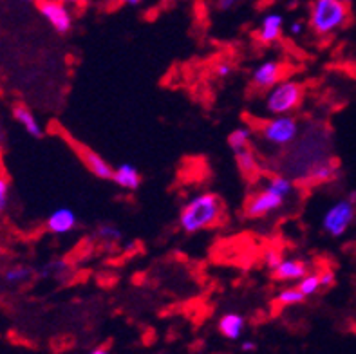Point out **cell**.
<instances>
[{"instance_id":"cell-1","label":"cell","mask_w":356,"mask_h":354,"mask_svg":"<svg viewBox=\"0 0 356 354\" xmlns=\"http://www.w3.org/2000/svg\"><path fill=\"white\" fill-rule=\"evenodd\" d=\"M222 204L216 193H199L186 202L179 214V226L185 234H197L216 225L221 217Z\"/></svg>"},{"instance_id":"cell-2","label":"cell","mask_w":356,"mask_h":354,"mask_svg":"<svg viewBox=\"0 0 356 354\" xmlns=\"http://www.w3.org/2000/svg\"><path fill=\"white\" fill-rule=\"evenodd\" d=\"M349 20V6L342 0H313L309 9V26L321 36L339 31Z\"/></svg>"},{"instance_id":"cell-3","label":"cell","mask_w":356,"mask_h":354,"mask_svg":"<svg viewBox=\"0 0 356 354\" xmlns=\"http://www.w3.org/2000/svg\"><path fill=\"white\" fill-rule=\"evenodd\" d=\"M304 89L300 83L291 80H280L279 83L268 89L264 107L271 116L291 114L302 102Z\"/></svg>"},{"instance_id":"cell-4","label":"cell","mask_w":356,"mask_h":354,"mask_svg":"<svg viewBox=\"0 0 356 354\" xmlns=\"http://www.w3.org/2000/svg\"><path fill=\"white\" fill-rule=\"evenodd\" d=\"M300 125L291 114H279L273 116L262 125L261 134L262 139L270 143L271 147H288L298 138Z\"/></svg>"},{"instance_id":"cell-5","label":"cell","mask_w":356,"mask_h":354,"mask_svg":"<svg viewBox=\"0 0 356 354\" xmlns=\"http://www.w3.org/2000/svg\"><path fill=\"white\" fill-rule=\"evenodd\" d=\"M356 217V202L351 199H342L334 202L333 207L327 208V211L322 217V230L331 237H342L351 223Z\"/></svg>"},{"instance_id":"cell-6","label":"cell","mask_w":356,"mask_h":354,"mask_svg":"<svg viewBox=\"0 0 356 354\" xmlns=\"http://www.w3.org/2000/svg\"><path fill=\"white\" fill-rule=\"evenodd\" d=\"M36 8L54 31L60 35L71 31L72 15L65 2L62 0H36Z\"/></svg>"},{"instance_id":"cell-7","label":"cell","mask_w":356,"mask_h":354,"mask_svg":"<svg viewBox=\"0 0 356 354\" xmlns=\"http://www.w3.org/2000/svg\"><path fill=\"white\" fill-rule=\"evenodd\" d=\"M284 198H280L279 193L271 192L270 188H264L261 192H257L255 195H252L246 204V214L248 217H253V219H259V217H266L273 211L280 210L284 207Z\"/></svg>"},{"instance_id":"cell-8","label":"cell","mask_w":356,"mask_h":354,"mask_svg":"<svg viewBox=\"0 0 356 354\" xmlns=\"http://www.w3.org/2000/svg\"><path fill=\"white\" fill-rule=\"evenodd\" d=\"M280 77H282V63L279 60H266V62H262L261 65L253 69L252 83L257 89L268 90L275 83H279Z\"/></svg>"},{"instance_id":"cell-9","label":"cell","mask_w":356,"mask_h":354,"mask_svg":"<svg viewBox=\"0 0 356 354\" xmlns=\"http://www.w3.org/2000/svg\"><path fill=\"white\" fill-rule=\"evenodd\" d=\"M78 219L76 214L71 210V208H56L54 211H51L47 220H45V226L53 235H65L71 234L72 230L76 228Z\"/></svg>"},{"instance_id":"cell-10","label":"cell","mask_w":356,"mask_h":354,"mask_svg":"<svg viewBox=\"0 0 356 354\" xmlns=\"http://www.w3.org/2000/svg\"><path fill=\"white\" fill-rule=\"evenodd\" d=\"M307 273H309V266L304 260L293 259V257H288V259L282 257L279 266L273 269V275L280 282H298Z\"/></svg>"},{"instance_id":"cell-11","label":"cell","mask_w":356,"mask_h":354,"mask_svg":"<svg viewBox=\"0 0 356 354\" xmlns=\"http://www.w3.org/2000/svg\"><path fill=\"white\" fill-rule=\"evenodd\" d=\"M76 152L81 156V161L86 163V166L89 168V172L95 177H98V179H113V166L108 165L107 161H105L104 157L98 156L96 152H92V150H89V148L86 147H80L76 148Z\"/></svg>"},{"instance_id":"cell-12","label":"cell","mask_w":356,"mask_h":354,"mask_svg":"<svg viewBox=\"0 0 356 354\" xmlns=\"http://www.w3.org/2000/svg\"><path fill=\"white\" fill-rule=\"evenodd\" d=\"M282 27H284V17L280 13H268L262 18L261 26H259L257 36L262 44H275L282 35Z\"/></svg>"},{"instance_id":"cell-13","label":"cell","mask_w":356,"mask_h":354,"mask_svg":"<svg viewBox=\"0 0 356 354\" xmlns=\"http://www.w3.org/2000/svg\"><path fill=\"white\" fill-rule=\"evenodd\" d=\"M111 181H114L120 188L134 192V190L140 188L141 175L140 170L134 165H131V163H122V165L113 170V179Z\"/></svg>"},{"instance_id":"cell-14","label":"cell","mask_w":356,"mask_h":354,"mask_svg":"<svg viewBox=\"0 0 356 354\" xmlns=\"http://www.w3.org/2000/svg\"><path fill=\"white\" fill-rule=\"evenodd\" d=\"M244 328H246V320L239 313H225L219 319V332L226 340H239Z\"/></svg>"},{"instance_id":"cell-15","label":"cell","mask_w":356,"mask_h":354,"mask_svg":"<svg viewBox=\"0 0 356 354\" xmlns=\"http://www.w3.org/2000/svg\"><path fill=\"white\" fill-rule=\"evenodd\" d=\"M13 118L18 125L22 127L31 138H42V136H44V129H42L40 121L36 120L35 114H33L27 107H24V105H15Z\"/></svg>"},{"instance_id":"cell-16","label":"cell","mask_w":356,"mask_h":354,"mask_svg":"<svg viewBox=\"0 0 356 354\" xmlns=\"http://www.w3.org/2000/svg\"><path fill=\"white\" fill-rule=\"evenodd\" d=\"M33 277V269L26 264L11 266L4 271V280L9 286H20Z\"/></svg>"},{"instance_id":"cell-17","label":"cell","mask_w":356,"mask_h":354,"mask_svg":"<svg viewBox=\"0 0 356 354\" xmlns=\"http://www.w3.org/2000/svg\"><path fill=\"white\" fill-rule=\"evenodd\" d=\"M252 129L250 127H237L235 130H232V134L228 136V145L234 152H239L243 148H248L252 143Z\"/></svg>"},{"instance_id":"cell-18","label":"cell","mask_w":356,"mask_h":354,"mask_svg":"<svg viewBox=\"0 0 356 354\" xmlns=\"http://www.w3.org/2000/svg\"><path fill=\"white\" fill-rule=\"evenodd\" d=\"M266 188H270L271 192L279 193L280 198H289L293 193V181L286 177V175H273L270 181H268Z\"/></svg>"},{"instance_id":"cell-19","label":"cell","mask_w":356,"mask_h":354,"mask_svg":"<svg viewBox=\"0 0 356 354\" xmlns=\"http://www.w3.org/2000/svg\"><path fill=\"white\" fill-rule=\"evenodd\" d=\"M235 159H237V166L241 168V172L244 174H252L257 168V159H255V154L248 148H243L239 152H235Z\"/></svg>"},{"instance_id":"cell-20","label":"cell","mask_w":356,"mask_h":354,"mask_svg":"<svg viewBox=\"0 0 356 354\" xmlns=\"http://www.w3.org/2000/svg\"><path fill=\"white\" fill-rule=\"evenodd\" d=\"M304 300H306V295H304L297 286L284 287V289L277 295V302H279L280 305H295L300 304V302Z\"/></svg>"},{"instance_id":"cell-21","label":"cell","mask_w":356,"mask_h":354,"mask_svg":"<svg viewBox=\"0 0 356 354\" xmlns=\"http://www.w3.org/2000/svg\"><path fill=\"white\" fill-rule=\"evenodd\" d=\"M69 271V264L65 262L63 259H56V260H51V262H47V264L44 266V268L40 269V277L47 278V277H63V275L67 273Z\"/></svg>"},{"instance_id":"cell-22","label":"cell","mask_w":356,"mask_h":354,"mask_svg":"<svg viewBox=\"0 0 356 354\" xmlns=\"http://www.w3.org/2000/svg\"><path fill=\"white\" fill-rule=\"evenodd\" d=\"M297 287H298V289H300V291L304 293V295H306V298H307V296L315 295V293L318 291V289H321V287H322L321 275L307 273L306 277H302V278H300V280H298Z\"/></svg>"},{"instance_id":"cell-23","label":"cell","mask_w":356,"mask_h":354,"mask_svg":"<svg viewBox=\"0 0 356 354\" xmlns=\"http://www.w3.org/2000/svg\"><path fill=\"white\" fill-rule=\"evenodd\" d=\"M96 237L102 239L105 242H118L122 241L123 234L122 230L118 228L116 225H111V223H105V225H99L96 228Z\"/></svg>"},{"instance_id":"cell-24","label":"cell","mask_w":356,"mask_h":354,"mask_svg":"<svg viewBox=\"0 0 356 354\" xmlns=\"http://www.w3.org/2000/svg\"><path fill=\"white\" fill-rule=\"evenodd\" d=\"M334 172H337V166L330 161H321L318 165L313 166L312 177L316 181H330L334 177Z\"/></svg>"},{"instance_id":"cell-25","label":"cell","mask_w":356,"mask_h":354,"mask_svg":"<svg viewBox=\"0 0 356 354\" xmlns=\"http://www.w3.org/2000/svg\"><path fill=\"white\" fill-rule=\"evenodd\" d=\"M9 204V183L8 179L0 177V214L6 211Z\"/></svg>"},{"instance_id":"cell-26","label":"cell","mask_w":356,"mask_h":354,"mask_svg":"<svg viewBox=\"0 0 356 354\" xmlns=\"http://www.w3.org/2000/svg\"><path fill=\"white\" fill-rule=\"evenodd\" d=\"M235 71V65L232 62H226V60H222V62L217 63L216 67V74L219 78H230L232 74H234Z\"/></svg>"},{"instance_id":"cell-27","label":"cell","mask_w":356,"mask_h":354,"mask_svg":"<svg viewBox=\"0 0 356 354\" xmlns=\"http://www.w3.org/2000/svg\"><path fill=\"white\" fill-rule=\"evenodd\" d=\"M280 260H282V255H280V251L268 250L266 253H264V262H266V266L271 269V271H273V269H275L277 266H279Z\"/></svg>"},{"instance_id":"cell-28","label":"cell","mask_w":356,"mask_h":354,"mask_svg":"<svg viewBox=\"0 0 356 354\" xmlns=\"http://www.w3.org/2000/svg\"><path fill=\"white\" fill-rule=\"evenodd\" d=\"M237 4H239V0H217V8L221 11H230Z\"/></svg>"},{"instance_id":"cell-29","label":"cell","mask_w":356,"mask_h":354,"mask_svg":"<svg viewBox=\"0 0 356 354\" xmlns=\"http://www.w3.org/2000/svg\"><path fill=\"white\" fill-rule=\"evenodd\" d=\"M304 29H306V26H304V22H300V20H295L291 26H289V33L295 36H300L304 33Z\"/></svg>"},{"instance_id":"cell-30","label":"cell","mask_w":356,"mask_h":354,"mask_svg":"<svg viewBox=\"0 0 356 354\" xmlns=\"http://www.w3.org/2000/svg\"><path fill=\"white\" fill-rule=\"evenodd\" d=\"M239 349L243 351V353H253V351L257 349V344L253 340H241Z\"/></svg>"},{"instance_id":"cell-31","label":"cell","mask_w":356,"mask_h":354,"mask_svg":"<svg viewBox=\"0 0 356 354\" xmlns=\"http://www.w3.org/2000/svg\"><path fill=\"white\" fill-rule=\"evenodd\" d=\"M333 282H334V273H331V271H325V273H321L322 287H330Z\"/></svg>"},{"instance_id":"cell-32","label":"cell","mask_w":356,"mask_h":354,"mask_svg":"<svg viewBox=\"0 0 356 354\" xmlns=\"http://www.w3.org/2000/svg\"><path fill=\"white\" fill-rule=\"evenodd\" d=\"M123 4H127V6H138L141 2V0H122Z\"/></svg>"},{"instance_id":"cell-33","label":"cell","mask_w":356,"mask_h":354,"mask_svg":"<svg viewBox=\"0 0 356 354\" xmlns=\"http://www.w3.org/2000/svg\"><path fill=\"white\" fill-rule=\"evenodd\" d=\"M92 353H95V354H105V353H108V351H107V347H98V349H95Z\"/></svg>"},{"instance_id":"cell-34","label":"cell","mask_w":356,"mask_h":354,"mask_svg":"<svg viewBox=\"0 0 356 354\" xmlns=\"http://www.w3.org/2000/svg\"><path fill=\"white\" fill-rule=\"evenodd\" d=\"M62 2H65V4H80L81 0H62Z\"/></svg>"},{"instance_id":"cell-35","label":"cell","mask_w":356,"mask_h":354,"mask_svg":"<svg viewBox=\"0 0 356 354\" xmlns=\"http://www.w3.org/2000/svg\"><path fill=\"white\" fill-rule=\"evenodd\" d=\"M342 2H346V4H349V2H351V0H342Z\"/></svg>"},{"instance_id":"cell-36","label":"cell","mask_w":356,"mask_h":354,"mask_svg":"<svg viewBox=\"0 0 356 354\" xmlns=\"http://www.w3.org/2000/svg\"><path fill=\"white\" fill-rule=\"evenodd\" d=\"M24 2H33V0H24Z\"/></svg>"},{"instance_id":"cell-37","label":"cell","mask_w":356,"mask_h":354,"mask_svg":"<svg viewBox=\"0 0 356 354\" xmlns=\"http://www.w3.org/2000/svg\"><path fill=\"white\" fill-rule=\"evenodd\" d=\"M355 220H356V217H355Z\"/></svg>"}]
</instances>
